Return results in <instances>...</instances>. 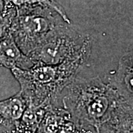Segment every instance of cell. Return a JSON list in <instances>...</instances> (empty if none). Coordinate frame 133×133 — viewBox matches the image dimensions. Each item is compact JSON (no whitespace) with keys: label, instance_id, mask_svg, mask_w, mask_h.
Listing matches in <instances>:
<instances>
[{"label":"cell","instance_id":"cell-1","mask_svg":"<svg viewBox=\"0 0 133 133\" xmlns=\"http://www.w3.org/2000/svg\"><path fill=\"white\" fill-rule=\"evenodd\" d=\"M90 55H84L58 64H36L28 70L13 68V76L20 85V92L33 107H58L64 88L77 76Z\"/></svg>","mask_w":133,"mask_h":133},{"label":"cell","instance_id":"cell-2","mask_svg":"<svg viewBox=\"0 0 133 133\" xmlns=\"http://www.w3.org/2000/svg\"><path fill=\"white\" fill-rule=\"evenodd\" d=\"M120 98L112 87L98 76L90 78L76 77L62 92L58 107L97 132Z\"/></svg>","mask_w":133,"mask_h":133},{"label":"cell","instance_id":"cell-3","mask_svg":"<svg viewBox=\"0 0 133 133\" xmlns=\"http://www.w3.org/2000/svg\"><path fill=\"white\" fill-rule=\"evenodd\" d=\"M92 38L72 24L64 22L54 29L28 55L36 64L53 65L90 55Z\"/></svg>","mask_w":133,"mask_h":133},{"label":"cell","instance_id":"cell-4","mask_svg":"<svg viewBox=\"0 0 133 133\" xmlns=\"http://www.w3.org/2000/svg\"><path fill=\"white\" fill-rule=\"evenodd\" d=\"M64 22H66L62 16L51 8H20L16 9L9 33L19 49L28 56L50 32Z\"/></svg>","mask_w":133,"mask_h":133},{"label":"cell","instance_id":"cell-5","mask_svg":"<svg viewBox=\"0 0 133 133\" xmlns=\"http://www.w3.org/2000/svg\"><path fill=\"white\" fill-rule=\"evenodd\" d=\"M37 133H96L95 129L74 118L61 107L50 105L45 112Z\"/></svg>","mask_w":133,"mask_h":133},{"label":"cell","instance_id":"cell-6","mask_svg":"<svg viewBox=\"0 0 133 133\" xmlns=\"http://www.w3.org/2000/svg\"><path fill=\"white\" fill-rule=\"evenodd\" d=\"M105 81L121 98L133 101L132 51L127 52L121 57L117 70L106 77Z\"/></svg>","mask_w":133,"mask_h":133},{"label":"cell","instance_id":"cell-7","mask_svg":"<svg viewBox=\"0 0 133 133\" xmlns=\"http://www.w3.org/2000/svg\"><path fill=\"white\" fill-rule=\"evenodd\" d=\"M96 133H133V101L121 98Z\"/></svg>","mask_w":133,"mask_h":133},{"label":"cell","instance_id":"cell-8","mask_svg":"<svg viewBox=\"0 0 133 133\" xmlns=\"http://www.w3.org/2000/svg\"><path fill=\"white\" fill-rule=\"evenodd\" d=\"M33 66V61L19 49L10 33L0 39V66L28 70Z\"/></svg>","mask_w":133,"mask_h":133},{"label":"cell","instance_id":"cell-9","mask_svg":"<svg viewBox=\"0 0 133 133\" xmlns=\"http://www.w3.org/2000/svg\"><path fill=\"white\" fill-rule=\"evenodd\" d=\"M26 107L27 102L20 92L10 98L0 101V120L16 128Z\"/></svg>","mask_w":133,"mask_h":133},{"label":"cell","instance_id":"cell-10","mask_svg":"<svg viewBox=\"0 0 133 133\" xmlns=\"http://www.w3.org/2000/svg\"><path fill=\"white\" fill-rule=\"evenodd\" d=\"M8 5L12 6L16 9L20 8H24V7H32V6L49 7L57 11L66 22L72 23L70 19L66 14V11L56 0H9L8 3L5 6H8Z\"/></svg>","mask_w":133,"mask_h":133},{"label":"cell","instance_id":"cell-11","mask_svg":"<svg viewBox=\"0 0 133 133\" xmlns=\"http://www.w3.org/2000/svg\"><path fill=\"white\" fill-rule=\"evenodd\" d=\"M16 15V8L12 6H5L0 15V39L9 33L10 27Z\"/></svg>","mask_w":133,"mask_h":133},{"label":"cell","instance_id":"cell-12","mask_svg":"<svg viewBox=\"0 0 133 133\" xmlns=\"http://www.w3.org/2000/svg\"><path fill=\"white\" fill-rule=\"evenodd\" d=\"M0 133H16V128L0 120Z\"/></svg>","mask_w":133,"mask_h":133},{"label":"cell","instance_id":"cell-13","mask_svg":"<svg viewBox=\"0 0 133 133\" xmlns=\"http://www.w3.org/2000/svg\"><path fill=\"white\" fill-rule=\"evenodd\" d=\"M3 8H4V4H3L2 1V0H0V8L3 10Z\"/></svg>","mask_w":133,"mask_h":133},{"label":"cell","instance_id":"cell-14","mask_svg":"<svg viewBox=\"0 0 133 133\" xmlns=\"http://www.w3.org/2000/svg\"><path fill=\"white\" fill-rule=\"evenodd\" d=\"M2 2H3V4H4V6L5 5H7L8 3V2H9V0H2Z\"/></svg>","mask_w":133,"mask_h":133},{"label":"cell","instance_id":"cell-15","mask_svg":"<svg viewBox=\"0 0 133 133\" xmlns=\"http://www.w3.org/2000/svg\"><path fill=\"white\" fill-rule=\"evenodd\" d=\"M2 9H1V8H0V15H1V14H2Z\"/></svg>","mask_w":133,"mask_h":133}]
</instances>
